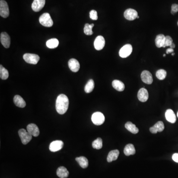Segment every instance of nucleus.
<instances>
[{
  "label": "nucleus",
  "mask_w": 178,
  "mask_h": 178,
  "mask_svg": "<svg viewBox=\"0 0 178 178\" xmlns=\"http://www.w3.org/2000/svg\"><path fill=\"white\" fill-rule=\"evenodd\" d=\"M69 106V100L66 95L60 94L56 100V108L57 113L63 114L66 112Z\"/></svg>",
  "instance_id": "1"
},
{
  "label": "nucleus",
  "mask_w": 178,
  "mask_h": 178,
  "mask_svg": "<svg viewBox=\"0 0 178 178\" xmlns=\"http://www.w3.org/2000/svg\"><path fill=\"white\" fill-rule=\"evenodd\" d=\"M40 24L45 27H50L53 25V20L48 13H44L39 18Z\"/></svg>",
  "instance_id": "2"
},
{
  "label": "nucleus",
  "mask_w": 178,
  "mask_h": 178,
  "mask_svg": "<svg viewBox=\"0 0 178 178\" xmlns=\"http://www.w3.org/2000/svg\"><path fill=\"white\" fill-rule=\"evenodd\" d=\"M19 136L23 144H27L32 140V136L24 129H21L19 131Z\"/></svg>",
  "instance_id": "3"
},
{
  "label": "nucleus",
  "mask_w": 178,
  "mask_h": 178,
  "mask_svg": "<svg viewBox=\"0 0 178 178\" xmlns=\"http://www.w3.org/2000/svg\"><path fill=\"white\" fill-rule=\"evenodd\" d=\"M105 117L104 114L100 112H96L92 116V121L95 125H101L104 123Z\"/></svg>",
  "instance_id": "4"
},
{
  "label": "nucleus",
  "mask_w": 178,
  "mask_h": 178,
  "mask_svg": "<svg viewBox=\"0 0 178 178\" xmlns=\"http://www.w3.org/2000/svg\"><path fill=\"white\" fill-rule=\"evenodd\" d=\"M24 60L29 64H36L40 60L38 55L33 54H25L23 56Z\"/></svg>",
  "instance_id": "5"
},
{
  "label": "nucleus",
  "mask_w": 178,
  "mask_h": 178,
  "mask_svg": "<svg viewBox=\"0 0 178 178\" xmlns=\"http://www.w3.org/2000/svg\"><path fill=\"white\" fill-rule=\"evenodd\" d=\"M10 14L9 6L4 0L0 1V16L4 18L8 17Z\"/></svg>",
  "instance_id": "6"
},
{
  "label": "nucleus",
  "mask_w": 178,
  "mask_h": 178,
  "mask_svg": "<svg viewBox=\"0 0 178 178\" xmlns=\"http://www.w3.org/2000/svg\"><path fill=\"white\" fill-rule=\"evenodd\" d=\"M132 46H131V45H125L120 50L119 54L120 57L126 58L130 56L132 52Z\"/></svg>",
  "instance_id": "7"
},
{
  "label": "nucleus",
  "mask_w": 178,
  "mask_h": 178,
  "mask_svg": "<svg viewBox=\"0 0 178 178\" xmlns=\"http://www.w3.org/2000/svg\"><path fill=\"white\" fill-rule=\"evenodd\" d=\"M63 142L61 141H54L50 144L49 149L51 152H57L63 148Z\"/></svg>",
  "instance_id": "8"
},
{
  "label": "nucleus",
  "mask_w": 178,
  "mask_h": 178,
  "mask_svg": "<svg viewBox=\"0 0 178 178\" xmlns=\"http://www.w3.org/2000/svg\"><path fill=\"white\" fill-rule=\"evenodd\" d=\"M124 17L128 20H134L137 19L138 14L136 10L134 9H128L125 11L124 13Z\"/></svg>",
  "instance_id": "9"
},
{
  "label": "nucleus",
  "mask_w": 178,
  "mask_h": 178,
  "mask_svg": "<svg viewBox=\"0 0 178 178\" xmlns=\"http://www.w3.org/2000/svg\"><path fill=\"white\" fill-rule=\"evenodd\" d=\"M105 40L102 36H98L94 41V47L95 50L100 51L103 49L105 46Z\"/></svg>",
  "instance_id": "10"
},
{
  "label": "nucleus",
  "mask_w": 178,
  "mask_h": 178,
  "mask_svg": "<svg viewBox=\"0 0 178 178\" xmlns=\"http://www.w3.org/2000/svg\"><path fill=\"white\" fill-rule=\"evenodd\" d=\"M46 0H34L32 4V9L35 12H40L44 7Z\"/></svg>",
  "instance_id": "11"
},
{
  "label": "nucleus",
  "mask_w": 178,
  "mask_h": 178,
  "mask_svg": "<svg viewBox=\"0 0 178 178\" xmlns=\"http://www.w3.org/2000/svg\"><path fill=\"white\" fill-rule=\"evenodd\" d=\"M1 44L5 48H9L10 46V36L6 32H1L0 36Z\"/></svg>",
  "instance_id": "12"
},
{
  "label": "nucleus",
  "mask_w": 178,
  "mask_h": 178,
  "mask_svg": "<svg viewBox=\"0 0 178 178\" xmlns=\"http://www.w3.org/2000/svg\"><path fill=\"white\" fill-rule=\"evenodd\" d=\"M142 80L144 83L147 84H151L153 82V78L151 73L147 70H144L142 73Z\"/></svg>",
  "instance_id": "13"
},
{
  "label": "nucleus",
  "mask_w": 178,
  "mask_h": 178,
  "mask_svg": "<svg viewBox=\"0 0 178 178\" xmlns=\"http://www.w3.org/2000/svg\"><path fill=\"white\" fill-rule=\"evenodd\" d=\"M27 131L34 137H38L40 134L38 127L36 124L31 123L27 126Z\"/></svg>",
  "instance_id": "14"
},
{
  "label": "nucleus",
  "mask_w": 178,
  "mask_h": 178,
  "mask_svg": "<svg viewBox=\"0 0 178 178\" xmlns=\"http://www.w3.org/2000/svg\"><path fill=\"white\" fill-rule=\"evenodd\" d=\"M69 66L70 70L73 72H77L80 69V63L75 59H71L69 60Z\"/></svg>",
  "instance_id": "15"
},
{
  "label": "nucleus",
  "mask_w": 178,
  "mask_h": 178,
  "mask_svg": "<svg viewBox=\"0 0 178 178\" xmlns=\"http://www.w3.org/2000/svg\"><path fill=\"white\" fill-rule=\"evenodd\" d=\"M138 98L140 101L141 102H145L148 100V93L147 89L142 88L139 90L138 94Z\"/></svg>",
  "instance_id": "16"
},
{
  "label": "nucleus",
  "mask_w": 178,
  "mask_h": 178,
  "mask_svg": "<svg viewBox=\"0 0 178 178\" xmlns=\"http://www.w3.org/2000/svg\"><path fill=\"white\" fill-rule=\"evenodd\" d=\"M165 117L167 121L171 123H174L176 121V117L174 111L172 110L169 109L165 112Z\"/></svg>",
  "instance_id": "17"
},
{
  "label": "nucleus",
  "mask_w": 178,
  "mask_h": 178,
  "mask_svg": "<svg viewBox=\"0 0 178 178\" xmlns=\"http://www.w3.org/2000/svg\"><path fill=\"white\" fill-rule=\"evenodd\" d=\"M119 155V151L118 150H113L110 151L108 153V156L107 157V161L108 162H111L112 161H115L117 159Z\"/></svg>",
  "instance_id": "18"
},
{
  "label": "nucleus",
  "mask_w": 178,
  "mask_h": 178,
  "mask_svg": "<svg viewBox=\"0 0 178 178\" xmlns=\"http://www.w3.org/2000/svg\"><path fill=\"white\" fill-rule=\"evenodd\" d=\"M69 172L67 169L63 166L60 167L57 171V175L60 178H66L69 177Z\"/></svg>",
  "instance_id": "19"
},
{
  "label": "nucleus",
  "mask_w": 178,
  "mask_h": 178,
  "mask_svg": "<svg viewBox=\"0 0 178 178\" xmlns=\"http://www.w3.org/2000/svg\"><path fill=\"white\" fill-rule=\"evenodd\" d=\"M13 101L16 106L20 108H24V107H25L26 104L25 101L23 100V98L19 95H16L14 96Z\"/></svg>",
  "instance_id": "20"
},
{
  "label": "nucleus",
  "mask_w": 178,
  "mask_h": 178,
  "mask_svg": "<svg viewBox=\"0 0 178 178\" xmlns=\"http://www.w3.org/2000/svg\"><path fill=\"white\" fill-rule=\"evenodd\" d=\"M124 154L126 156L134 155L135 154L136 150L134 145L132 144H128L126 145L124 150Z\"/></svg>",
  "instance_id": "21"
},
{
  "label": "nucleus",
  "mask_w": 178,
  "mask_h": 178,
  "mask_svg": "<svg viewBox=\"0 0 178 178\" xmlns=\"http://www.w3.org/2000/svg\"><path fill=\"white\" fill-rule=\"evenodd\" d=\"M165 40V36L163 34L158 35L155 39V45L157 47H163L164 46Z\"/></svg>",
  "instance_id": "22"
},
{
  "label": "nucleus",
  "mask_w": 178,
  "mask_h": 178,
  "mask_svg": "<svg viewBox=\"0 0 178 178\" xmlns=\"http://www.w3.org/2000/svg\"><path fill=\"white\" fill-rule=\"evenodd\" d=\"M75 159L82 168L85 169L88 166L89 161L87 159V158L85 157L80 156L79 157H76Z\"/></svg>",
  "instance_id": "23"
},
{
  "label": "nucleus",
  "mask_w": 178,
  "mask_h": 178,
  "mask_svg": "<svg viewBox=\"0 0 178 178\" xmlns=\"http://www.w3.org/2000/svg\"><path fill=\"white\" fill-rule=\"evenodd\" d=\"M112 86L116 90L119 92H122L125 89V85L122 82L119 80H115L112 83Z\"/></svg>",
  "instance_id": "24"
},
{
  "label": "nucleus",
  "mask_w": 178,
  "mask_h": 178,
  "mask_svg": "<svg viewBox=\"0 0 178 178\" xmlns=\"http://www.w3.org/2000/svg\"><path fill=\"white\" fill-rule=\"evenodd\" d=\"M125 128L127 130L130 131L133 134H136L139 132V129L135 125L131 122H128L125 124Z\"/></svg>",
  "instance_id": "25"
},
{
  "label": "nucleus",
  "mask_w": 178,
  "mask_h": 178,
  "mask_svg": "<svg viewBox=\"0 0 178 178\" xmlns=\"http://www.w3.org/2000/svg\"><path fill=\"white\" fill-rule=\"evenodd\" d=\"M59 41L57 39L53 38L48 40L46 42V46L50 48H54L59 46Z\"/></svg>",
  "instance_id": "26"
},
{
  "label": "nucleus",
  "mask_w": 178,
  "mask_h": 178,
  "mask_svg": "<svg viewBox=\"0 0 178 178\" xmlns=\"http://www.w3.org/2000/svg\"><path fill=\"white\" fill-rule=\"evenodd\" d=\"M95 87L94 81L93 79L89 80L85 87V91L86 93H91Z\"/></svg>",
  "instance_id": "27"
},
{
  "label": "nucleus",
  "mask_w": 178,
  "mask_h": 178,
  "mask_svg": "<svg viewBox=\"0 0 178 178\" xmlns=\"http://www.w3.org/2000/svg\"><path fill=\"white\" fill-rule=\"evenodd\" d=\"M9 76V72L7 69L3 67V66H0V77L3 80H6Z\"/></svg>",
  "instance_id": "28"
},
{
  "label": "nucleus",
  "mask_w": 178,
  "mask_h": 178,
  "mask_svg": "<svg viewBox=\"0 0 178 178\" xmlns=\"http://www.w3.org/2000/svg\"><path fill=\"white\" fill-rule=\"evenodd\" d=\"M94 26V24H89L88 23H86L84 27V33L87 35H91L93 34V32L92 31V28Z\"/></svg>",
  "instance_id": "29"
},
{
  "label": "nucleus",
  "mask_w": 178,
  "mask_h": 178,
  "mask_svg": "<svg viewBox=\"0 0 178 178\" xmlns=\"http://www.w3.org/2000/svg\"><path fill=\"white\" fill-rule=\"evenodd\" d=\"M92 147L93 148L97 150H100L103 147V141L102 139L100 138H97L96 140H95L92 143Z\"/></svg>",
  "instance_id": "30"
},
{
  "label": "nucleus",
  "mask_w": 178,
  "mask_h": 178,
  "mask_svg": "<svg viewBox=\"0 0 178 178\" xmlns=\"http://www.w3.org/2000/svg\"><path fill=\"white\" fill-rule=\"evenodd\" d=\"M166 71L164 69H159L158 71H157L156 73V76L159 80H164L166 77Z\"/></svg>",
  "instance_id": "31"
},
{
  "label": "nucleus",
  "mask_w": 178,
  "mask_h": 178,
  "mask_svg": "<svg viewBox=\"0 0 178 178\" xmlns=\"http://www.w3.org/2000/svg\"><path fill=\"white\" fill-rule=\"evenodd\" d=\"M154 128L158 132H161L164 129V125L162 121H158L153 126Z\"/></svg>",
  "instance_id": "32"
},
{
  "label": "nucleus",
  "mask_w": 178,
  "mask_h": 178,
  "mask_svg": "<svg viewBox=\"0 0 178 178\" xmlns=\"http://www.w3.org/2000/svg\"><path fill=\"white\" fill-rule=\"evenodd\" d=\"M173 43V39L169 36H165V40L164 43V46L163 48H165L168 46H170Z\"/></svg>",
  "instance_id": "33"
},
{
  "label": "nucleus",
  "mask_w": 178,
  "mask_h": 178,
  "mask_svg": "<svg viewBox=\"0 0 178 178\" xmlns=\"http://www.w3.org/2000/svg\"><path fill=\"white\" fill-rule=\"evenodd\" d=\"M90 17L92 20H97L98 19V16L97 11L95 10H92L90 12Z\"/></svg>",
  "instance_id": "34"
},
{
  "label": "nucleus",
  "mask_w": 178,
  "mask_h": 178,
  "mask_svg": "<svg viewBox=\"0 0 178 178\" xmlns=\"http://www.w3.org/2000/svg\"><path fill=\"white\" fill-rule=\"evenodd\" d=\"M177 12H178V4H173L171 7V13L174 14Z\"/></svg>",
  "instance_id": "35"
},
{
  "label": "nucleus",
  "mask_w": 178,
  "mask_h": 178,
  "mask_svg": "<svg viewBox=\"0 0 178 178\" xmlns=\"http://www.w3.org/2000/svg\"><path fill=\"white\" fill-rule=\"evenodd\" d=\"M172 159L175 162L178 163V153H174L173 155Z\"/></svg>",
  "instance_id": "36"
},
{
  "label": "nucleus",
  "mask_w": 178,
  "mask_h": 178,
  "mask_svg": "<svg viewBox=\"0 0 178 178\" xmlns=\"http://www.w3.org/2000/svg\"><path fill=\"white\" fill-rule=\"evenodd\" d=\"M150 132H151V133H153V134H156L158 132L156 131V130L154 128L153 126L151 127V128H150Z\"/></svg>",
  "instance_id": "37"
},
{
  "label": "nucleus",
  "mask_w": 178,
  "mask_h": 178,
  "mask_svg": "<svg viewBox=\"0 0 178 178\" xmlns=\"http://www.w3.org/2000/svg\"><path fill=\"white\" fill-rule=\"evenodd\" d=\"M174 52V49L173 48H168V49H167L166 50V54H170V53H172Z\"/></svg>",
  "instance_id": "38"
},
{
  "label": "nucleus",
  "mask_w": 178,
  "mask_h": 178,
  "mask_svg": "<svg viewBox=\"0 0 178 178\" xmlns=\"http://www.w3.org/2000/svg\"><path fill=\"white\" fill-rule=\"evenodd\" d=\"M169 47L170 48H173V49H174V48H175V45L174 44V43H173Z\"/></svg>",
  "instance_id": "39"
},
{
  "label": "nucleus",
  "mask_w": 178,
  "mask_h": 178,
  "mask_svg": "<svg viewBox=\"0 0 178 178\" xmlns=\"http://www.w3.org/2000/svg\"><path fill=\"white\" fill-rule=\"evenodd\" d=\"M172 56H174V55H175V53H172Z\"/></svg>",
  "instance_id": "40"
},
{
  "label": "nucleus",
  "mask_w": 178,
  "mask_h": 178,
  "mask_svg": "<svg viewBox=\"0 0 178 178\" xmlns=\"http://www.w3.org/2000/svg\"><path fill=\"white\" fill-rule=\"evenodd\" d=\"M165 56H166L165 54H163V57H165Z\"/></svg>",
  "instance_id": "41"
},
{
  "label": "nucleus",
  "mask_w": 178,
  "mask_h": 178,
  "mask_svg": "<svg viewBox=\"0 0 178 178\" xmlns=\"http://www.w3.org/2000/svg\"><path fill=\"white\" fill-rule=\"evenodd\" d=\"M139 16H138V17H137V18H138V19H139Z\"/></svg>",
  "instance_id": "42"
},
{
  "label": "nucleus",
  "mask_w": 178,
  "mask_h": 178,
  "mask_svg": "<svg viewBox=\"0 0 178 178\" xmlns=\"http://www.w3.org/2000/svg\"><path fill=\"white\" fill-rule=\"evenodd\" d=\"M177 116H178V113H177Z\"/></svg>",
  "instance_id": "43"
},
{
  "label": "nucleus",
  "mask_w": 178,
  "mask_h": 178,
  "mask_svg": "<svg viewBox=\"0 0 178 178\" xmlns=\"http://www.w3.org/2000/svg\"></svg>",
  "instance_id": "44"
}]
</instances>
